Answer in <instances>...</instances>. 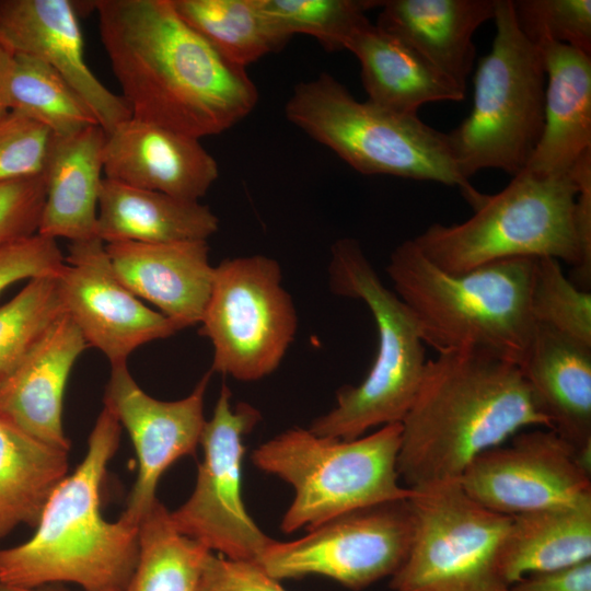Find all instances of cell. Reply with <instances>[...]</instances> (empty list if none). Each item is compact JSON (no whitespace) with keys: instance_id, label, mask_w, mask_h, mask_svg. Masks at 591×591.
Here are the masks:
<instances>
[{"instance_id":"24","label":"cell","mask_w":591,"mask_h":591,"mask_svg":"<svg viewBox=\"0 0 591 591\" xmlns=\"http://www.w3.org/2000/svg\"><path fill=\"white\" fill-rule=\"evenodd\" d=\"M106 132L100 125L54 136L43 177L45 202L38 234L70 242L97 237Z\"/></svg>"},{"instance_id":"33","label":"cell","mask_w":591,"mask_h":591,"mask_svg":"<svg viewBox=\"0 0 591 591\" xmlns=\"http://www.w3.org/2000/svg\"><path fill=\"white\" fill-rule=\"evenodd\" d=\"M265 13L290 37L308 34L328 51L346 49L351 35L381 7L374 0H259Z\"/></svg>"},{"instance_id":"9","label":"cell","mask_w":591,"mask_h":591,"mask_svg":"<svg viewBox=\"0 0 591 591\" xmlns=\"http://www.w3.org/2000/svg\"><path fill=\"white\" fill-rule=\"evenodd\" d=\"M496 35L474 78L470 115L448 134L461 174L525 170L544 128L546 73L537 46L521 32L512 0H497Z\"/></svg>"},{"instance_id":"22","label":"cell","mask_w":591,"mask_h":591,"mask_svg":"<svg viewBox=\"0 0 591 591\" xmlns=\"http://www.w3.org/2000/svg\"><path fill=\"white\" fill-rule=\"evenodd\" d=\"M497 0L382 1L376 26L396 36L466 91L476 30L494 20Z\"/></svg>"},{"instance_id":"32","label":"cell","mask_w":591,"mask_h":591,"mask_svg":"<svg viewBox=\"0 0 591 591\" xmlns=\"http://www.w3.org/2000/svg\"><path fill=\"white\" fill-rule=\"evenodd\" d=\"M65 312L57 276H43L0 306V382Z\"/></svg>"},{"instance_id":"29","label":"cell","mask_w":591,"mask_h":591,"mask_svg":"<svg viewBox=\"0 0 591 591\" xmlns=\"http://www.w3.org/2000/svg\"><path fill=\"white\" fill-rule=\"evenodd\" d=\"M182 19L229 61L246 68L289 39L259 0H172Z\"/></svg>"},{"instance_id":"17","label":"cell","mask_w":591,"mask_h":591,"mask_svg":"<svg viewBox=\"0 0 591 591\" xmlns=\"http://www.w3.org/2000/svg\"><path fill=\"white\" fill-rule=\"evenodd\" d=\"M76 2L0 0V43L55 69L83 99L106 134L131 117L120 95L90 70Z\"/></svg>"},{"instance_id":"12","label":"cell","mask_w":591,"mask_h":591,"mask_svg":"<svg viewBox=\"0 0 591 591\" xmlns=\"http://www.w3.org/2000/svg\"><path fill=\"white\" fill-rule=\"evenodd\" d=\"M223 384L200 438L204 450L190 497L171 512L175 529L225 558L256 561L274 541L246 511L242 496L244 438L262 419L258 409L241 402L231 406Z\"/></svg>"},{"instance_id":"10","label":"cell","mask_w":591,"mask_h":591,"mask_svg":"<svg viewBox=\"0 0 591 591\" xmlns=\"http://www.w3.org/2000/svg\"><path fill=\"white\" fill-rule=\"evenodd\" d=\"M407 556L390 578L393 591H509L497 569L510 517L493 512L459 479L412 488Z\"/></svg>"},{"instance_id":"1","label":"cell","mask_w":591,"mask_h":591,"mask_svg":"<svg viewBox=\"0 0 591 591\" xmlns=\"http://www.w3.org/2000/svg\"><path fill=\"white\" fill-rule=\"evenodd\" d=\"M92 5L131 117L200 139L230 129L256 106L258 91L246 69L186 23L172 0Z\"/></svg>"},{"instance_id":"11","label":"cell","mask_w":591,"mask_h":591,"mask_svg":"<svg viewBox=\"0 0 591 591\" xmlns=\"http://www.w3.org/2000/svg\"><path fill=\"white\" fill-rule=\"evenodd\" d=\"M298 314L279 263L255 254L215 267L199 333L212 345L211 372L260 380L281 363L298 331Z\"/></svg>"},{"instance_id":"40","label":"cell","mask_w":591,"mask_h":591,"mask_svg":"<svg viewBox=\"0 0 591 591\" xmlns=\"http://www.w3.org/2000/svg\"><path fill=\"white\" fill-rule=\"evenodd\" d=\"M509 591H591V560L522 578Z\"/></svg>"},{"instance_id":"6","label":"cell","mask_w":591,"mask_h":591,"mask_svg":"<svg viewBox=\"0 0 591 591\" xmlns=\"http://www.w3.org/2000/svg\"><path fill=\"white\" fill-rule=\"evenodd\" d=\"M285 113L289 121L359 173L457 186L472 207L482 196L461 174L448 134L418 115L356 100L328 73L298 83Z\"/></svg>"},{"instance_id":"25","label":"cell","mask_w":591,"mask_h":591,"mask_svg":"<svg viewBox=\"0 0 591 591\" xmlns=\"http://www.w3.org/2000/svg\"><path fill=\"white\" fill-rule=\"evenodd\" d=\"M368 101L386 109L418 115L433 102H461L466 91L437 71L407 44L370 21L349 38Z\"/></svg>"},{"instance_id":"34","label":"cell","mask_w":591,"mask_h":591,"mask_svg":"<svg viewBox=\"0 0 591 591\" xmlns=\"http://www.w3.org/2000/svg\"><path fill=\"white\" fill-rule=\"evenodd\" d=\"M530 309L535 324L591 347V294L565 276L559 260L535 259Z\"/></svg>"},{"instance_id":"31","label":"cell","mask_w":591,"mask_h":591,"mask_svg":"<svg viewBox=\"0 0 591 591\" xmlns=\"http://www.w3.org/2000/svg\"><path fill=\"white\" fill-rule=\"evenodd\" d=\"M9 109L45 126L56 137L99 125L79 93L50 66L14 54L8 86Z\"/></svg>"},{"instance_id":"19","label":"cell","mask_w":591,"mask_h":591,"mask_svg":"<svg viewBox=\"0 0 591 591\" xmlns=\"http://www.w3.org/2000/svg\"><path fill=\"white\" fill-rule=\"evenodd\" d=\"M119 280L182 331L199 324L215 275L207 241L105 244Z\"/></svg>"},{"instance_id":"21","label":"cell","mask_w":591,"mask_h":591,"mask_svg":"<svg viewBox=\"0 0 591 591\" xmlns=\"http://www.w3.org/2000/svg\"><path fill=\"white\" fill-rule=\"evenodd\" d=\"M551 429L591 463V347L535 324L519 366Z\"/></svg>"},{"instance_id":"3","label":"cell","mask_w":591,"mask_h":591,"mask_svg":"<svg viewBox=\"0 0 591 591\" xmlns=\"http://www.w3.org/2000/svg\"><path fill=\"white\" fill-rule=\"evenodd\" d=\"M121 425L106 406L89 438L85 457L55 488L35 534L0 549V582L38 588L73 582L84 591H126L139 556V526L100 511L106 467L119 447Z\"/></svg>"},{"instance_id":"20","label":"cell","mask_w":591,"mask_h":591,"mask_svg":"<svg viewBox=\"0 0 591 591\" xmlns=\"http://www.w3.org/2000/svg\"><path fill=\"white\" fill-rule=\"evenodd\" d=\"M88 345L63 312L0 382V418L68 451L62 404L70 371Z\"/></svg>"},{"instance_id":"38","label":"cell","mask_w":591,"mask_h":591,"mask_svg":"<svg viewBox=\"0 0 591 591\" xmlns=\"http://www.w3.org/2000/svg\"><path fill=\"white\" fill-rule=\"evenodd\" d=\"M63 264L57 241L38 233L0 246V294L23 279L57 276Z\"/></svg>"},{"instance_id":"4","label":"cell","mask_w":591,"mask_h":591,"mask_svg":"<svg viewBox=\"0 0 591 591\" xmlns=\"http://www.w3.org/2000/svg\"><path fill=\"white\" fill-rule=\"evenodd\" d=\"M535 259L508 258L450 274L407 240L392 252L386 273L425 345L437 354L476 348L520 366L535 329L530 309Z\"/></svg>"},{"instance_id":"5","label":"cell","mask_w":591,"mask_h":591,"mask_svg":"<svg viewBox=\"0 0 591 591\" xmlns=\"http://www.w3.org/2000/svg\"><path fill=\"white\" fill-rule=\"evenodd\" d=\"M579 183L575 166L566 173L522 171L495 195H484L472 217L460 223H433L413 241L436 266L461 274L493 262L552 257L576 269L590 285L576 227Z\"/></svg>"},{"instance_id":"15","label":"cell","mask_w":591,"mask_h":591,"mask_svg":"<svg viewBox=\"0 0 591 591\" xmlns=\"http://www.w3.org/2000/svg\"><path fill=\"white\" fill-rule=\"evenodd\" d=\"M57 282L65 312L88 347L100 350L111 367L127 363L140 346L178 332L125 287L99 237L70 242Z\"/></svg>"},{"instance_id":"8","label":"cell","mask_w":591,"mask_h":591,"mask_svg":"<svg viewBox=\"0 0 591 591\" xmlns=\"http://www.w3.org/2000/svg\"><path fill=\"white\" fill-rule=\"evenodd\" d=\"M401 432V424H391L340 440L297 427L257 447L253 464L294 490L281 530L309 531L341 513L410 497L413 489L399 485L397 473Z\"/></svg>"},{"instance_id":"37","label":"cell","mask_w":591,"mask_h":591,"mask_svg":"<svg viewBox=\"0 0 591 591\" xmlns=\"http://www.w3.org/2000/svg\"><path fill=\"white\" fill-rule=\"evenodd\" d=\"M44 202L43 175L0 182V246L36 234Z\"/></svg>"},{"instance_id":"39","label":"cell","mask_w":591,"mask_h":591,"mask_svg":"<svg viewBox=\"0 0 591 591\" xmlns=\"http://www.w3.org/2000/svg\"><path fill=\"white\" fill-rule=\"evenodd\" d=\"M197 591H287L256 561L234 560L209 552L204 560Z\"/></svg>"},{"instance_id":"7","label":"cell","mask_w":591,"mask_h":591,"mask_svg":"<svg viewBox=\"0 0 591 591\" xmlns=\"http://www.w3.org/2000/svg\"><path fill=\"white\" fill-rule=\"evenodd\" d=\"M328 281L333 293L362 301L378 333V349L367 376L345 385L335 406L308 428L320 437L351 440L373 427L401 424L417 393L424 368L425 343L407 305L385 287L350 237L331 247Z\"/></svg>"},{"instance_id":"42","label":"cell","mask_w":591,"mask_h":591,"mask_svg":"<svg viewBox=\"0 0 591 591\" xmlns=\"http://www.w3.org/2000/svg\"><path fill=\"white\" fill-rule=\"evenodd\" d=\"M0 591H55V590H43L38 588L16 587V586H11V584L0 582Z\"/></svg>"},{"instance_id":"36","label":"cell","mask_w":591,"mask_h":591,"mask_svg":"<svg viewBox=\"0 0 591 591\" xmlns=\"http://www.w3.org/2000/svg\"><path fill=\"white\" fill-rule=\"evenodd\" d=\"M54 135L45 126L9 111L0 117V182L43 175Z\"/></svg>"},{"instance_id":"35","label":"cell","mask_w":591,"mask_h":591,"mask_svg":"<svg viewBox=\"0 0 591 591\" xmlns=\"http://www.w3.org/2000/svg\"><path fill=\"white\" fill-rule=\"evenodd\" d=\"M512 7L534 45L560 43L591 55V0H512Z\"/></svg>"},{"instance_id":"26","label":"cell","mask_w":591,"mask_h":591,"mask_svg":"<svg viewBox=\"0 0 591 591\" xmlns=\"http://www.w3.org/2000/svg\"><path fill=\"white\" fill-rule=\"evenodd\" d=\"M218 229V217L199 201L103 178L96 234L105 244L207 241Z\"/></svg>"},{"instance_id":"2","label":"cell","mask_w":591,"mask_h":591,"mask_svg":"<svg viewBox=\"0 0 591 591\" xmlns=\"http://www.w3.org/2000/svg\"><path fill=\"white\" fill-rule=\"evenodd\" d=\"M401 427L397 473L407 488L460 479L480 453L524 429H551L519 366L476 348L426 360Z\"/></svg>"},{"instance_id":"41","label":"cell","mask_w":591,"mask_h":591,"mask_svg":"<svg viewBox=\"0 0 591 591\" xmlns=\"http://www.w3.org/2000/svg\"><path fill=\"white\" fill-rule=\"evenodd\" d=\"M14 54L0 43V117L8 113V86Z\"/></svg>"},{"instance_id":"16","label":"cell","mask_w":591,"mask_h":591,"mask_svg":"<svg viewBox=\"0 0 591 591\" xmlns=\"http://www.w3.org/2000/svg\"><path fill=\"white\" fill-rule=\"evenodd\" d=\"M210 376L208 371L184 398L160 401L138 385L127 363L111 367L104 406L127 429L138 457L137 478L121 520L139 525L158 500L162 474L178 459L195 453L206 424L204 399Z\"/></svg>"},{"instance_id":"13","label":"cell","mask_w":591,"mask_h":591,"mask_svg":"<svg viewBox=\"0 0 591 591\" xmlns=\"http://www.w3.org/2000/svg\"><path fill=\"white\" fill-rule=\"evenodd\" d=\"M412 531L408 498L380 502L334 517L301 538L273 541L256 563L279 581L317 575L360 591L398 570Z\"/></svg>"},{"instance_id":"18","label":"cell","mask_w":591,"mask_h":591,"mask_svg":"<svg viewBox=\"0 0 591 591\" xmlns=\"http://www.w3.org/2000/svg\"><path fill=\"white\" fill-rule=\"evenodd\" d=\"M103 173L130 186L199 201L219 167L199 139L130 117L106 134Z\"/></svg>"},{"instance_id":"30","label":"cell","mask_w":591,"mask_h":591,"mask_svg":"<svg viewBox=\"0 0 591 591\" xmlns=\"http://www.w3.org/2000/svg\"><path fill=\"white\" fill-rule=\"evenodd\" d=\"M138 526V563L126 591H197L210 551L181 534L159 500Z\"/></svg>"},{"instance_id":"27","label":"cell","mask_w":591,"mask_h":591,"mask_svg":"<svg viewBox=\"0 0 591 591\" xmlns=\"http://www.w3.org/2000/svg\"><path fill=\"white\" fill-rule=\"evenodd\" d=\"M591 560V503L510 517L497 569L510 587L524 577Z\"/></svg>"},{"instance_id":"23","label":"cell","mask_w":591,"mask_h":591,"mask_svg":"<svg viewBox=\"0 0 591 591\" xmlns=\"http://www.w3.org/2000/svg\"><path fill=\"white\" fill-rule=\"evenodd\" d=\"M546 86L544 128L525 171L566 173L591 151V55L569 45H538Z\"/></svg>"},{"instance_id":"14","label":"cell","mask_w":591,"mask_h":591,"mask_svg":"<svg viewBox=\"0 0 591 591\" xmlns=\"http://www.w3.org/2000/svg\"><path fill=\"white\" fill-rule=\"evenodd\" d=\"M507 442L480 453L461 475L476 502L508 517L591 503L590 467L555 431L533 428Z\"/></svg>"},{"instance_id":"28","label":"cell","mask_w":591,"mask_h":591,"mask_svg":"<svg viewBox=\"0 0 591 591\" xmlns=\"http://www.w3.org/2000/svg\"><path fill=\"white\" fill-rule=\"evenodd\" d=\"M67 472L68 451L0 418V538L20 524L36 526Z\"/></svg>"}]
</instances>
